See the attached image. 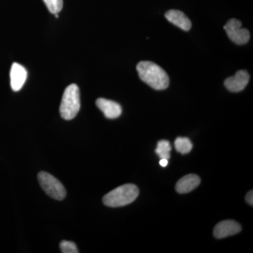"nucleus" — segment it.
<instances>
[{
  "label": "nucleus",
  "instance_id": "1",
  "mask_svg": "<svg viewBox=\"0 0 253 253\" xmlns=\"http://www.w3.org/2000/svg\"><path fill=\"white\" fill-rule=\"evenodd\" d=\"M136 70L143 82L156 90H163L169 86V79L167 73L156 63L141 61Z\"/></svg>",
  "mask_w": 253,
  "mask_h": 253
},
{
  "label": "nucleus",
  "instance_id": "2",
  "mask_svg": "<svg viewBox=\"0 0 253 253\" xmlns=\"http://www.w3.org/2000/svg\"><path fill=\"white\" fill-rule=\"evenodd\" d=\"M139 196L137 186L131 184L116 188L105 195L103 202L106 206L111 208L122 207L131 204Z\"/></svg>",
  "mask_w": 253,
  "mask_h": 253
},
{
  "label": "nucleus",
  "instance_id": "3",
  "mask_svg": "<svg viewBox=\"0 0 253 253\" xmlns=\"http://www.w3.org/2000/svg\"><path fill=\"white\" fill-rule=\"evenodd\" d=\"M81 109L80 89L76 84H72L65 89L63 93L60 114L66 121H71L77 116Z\"/></svg>",
  "mask_w": 253,
  "mask_h": 253
},
{
  "label": "nucleus",
  "instance_id": "4",
  "mask_svg": "<svg viewBox=\"0 0 253 253\" xmlns=\"http://www.w3.org/2000/svg\"><path fill=\"white\" fill-rule=\"evenodd\" d=\"M40 185L48 196L61 201L66 197V191L61 181L46 172H41L38 175Z\"/></svg>",
  "mask_w": 253,
  "mask_h": 253
},
{
  "label": "nucleus",
  "instance_id": "5",
  "mask_svg": "<svg viewBox=\"0 0 253 253\" xmlns=\"http://www.w3.org/2000/svg\"><path fill=\"white\" fill-rule=\"evenodd\" d=\"M226 34L233 42L236 44H245L249 41V30L242 28V23L236 18L229 20L224 26Z\"/></svg>",
  "mask_w": 253,
  "mask_h": 253
},
{
  "label": "nucleus",
  "instance_id": "6",
  "mask_svg": "<svg viewBox=\"0 0 253 253\" xmlns=\"http://www.w3.org/2000/svg\"><path fill=\"white\" fill-rule=\"evenodd\" d=\"M250 76L247 71L241 70L236 73L235 76L227 78L224 81V85L231 92H239L244 90L249 84Z\"/></svg>",
  "mask_w": 253,
  "mask_h": 253
},
{
  "label": "nucleus",
  "instance_id": "7",
  "mask_svg": "<svg viewBox=\"0 0 253 253\" xmlns=\"http://www.w3.org/2000/svg\"><path fill=\"white\" fill-rule=\"evenodd\" d=\"M241 231V226L235 221L225 220L218 223L214 229V236L217 239H224L235 235Z\"/></svg>",
  "mask_w": 253,
  "mask_h": 253
},
{
  "label": "nucleus",
  "instance_id": "8",
  "mask_svg": "<svg viewBox=\"0 0 253 253\" xmlns=\"http://www.w3.org/2000/svg\"><path fill=\"white\" fill-rule=\"evenodd\" d=\"M11 89L14 91L21 90L27 78L26 68L17 63H13L10 72Z\"/></svg>",
  "mask_w": 253,
  "mask_h": 253
},
{
  "label": "nucleus",
  "instance_id": "9",
  "mask_svg": "<svg viewBox=\"0 0 253 253\" xmlns=\"http://www.w3.org/2000/svg\"><path fill=\"white\" fill-rule=\"evenodd\" d=\"M96 106L104 113L106 118L109 119L117 118L122 113L121 105L111 100L99 98L96 100Z\"/></svg>",
  "mask_w": 253,
  "mask_h": 253
},
{
  "label": "nucleus",
  "instance_id": "10",
  "mask_svg": "<svg viewBox=\"0 0 253 253\" xmlns=\"http://www.w3.org/2000/svg\"><path fill=\"white\" fill-rule=\"evenodd\" d=\"M165 16L168 21L181 28L183 31H188L191 29V21L182 11L179 10H169L166 13Z\"/></svg>",
  "mask_w": 253,
  "mask_h": 253
},
{
  "label": "nucleus",
  "instance_id": "11",
  "mask_svg": "<svg viewBox=\"0 0 253 253\" xmlns=\"http://www.w3.org/2000/svg\"><path fill=\"white\" fill-rule=\"evenodd\" d=\"M201 183V179L196 174H188L183 176L176 184V190L179 194H186L197 188Z\"/></svg>",
  "mask_w": 253,
  "mask_h": 253
},
{
  "label": "nucleus",
  "instance_id": "12",
  "mask_svg": "<svg viewBox=\"0 0 253 253\" xmlns=\"http://www.w3.org/2000/svg\"><path fill=\"white\" fill-rule=\"evenodd\" d=\"M174 146L178 152L181 154H187L192 149L193 144L188 138L178 137L174 141Z\"/></svg>",
  "mask_w": 253,
  "mask_h": 253
},
{
  "label": "nucleus",
  "instance_id": "13",
  "mask_svg": "<svg viewBox=\"0 0 253 253\" xmlns=\"http://www.w3.org/2000/svg\"><path fill=\"white\" fill-rule=\"evenodd\" d=\"M171 149H172V148H171L169 141L161 140L158 143L156 153L161 159V158H165V159L169 160L170 158Z\"/></svg>",
  "mask_w": 253,
  "mask_h": 253
},
{
  "label": "nucleus",
  "instance_id": "14",
  "mask_svg": "<svg viewBox=\"0 0 253 253\" xmlns=\"http://www.w3.org/2000/svg\"><path fill=\"white\" fill-rule=\"evenodd\" d=\"M51 14H58L62 9L63 0H43Z\"/></svg>",
  "mask_w": 253,
  "mask_h": 253
},
{
  "label": "nucleus",
  "instance_id": "15",
  "mask_svg": "<svg viewBox=\"0 0 253 253\" xmlns=\"http://www.w3.org/2000/svg\"><path fill=\"white\" fill-rule=\"evenodd\" d=\"M60 249L63 253H78V249L76 244L71 241H63L60 244Z\"/></svg>",
  "mask_w": 253,
  "mask_h": 253
},
{
  "label": "nucleus",
  "instance_id": "16",
  "mask_svg": "<svg viewBox=\"0 0 253 253\" xmlns=\"http://www.w3.org/2000/svg\"><path fill=\"white\" fill-rule=\"evenodd\" d=\"M246 201H247L248 204L251 205V206H253V191H250V192L248 193V194L246 195Z\"/></svg>",
  "mask_w": 253,
  "mask_h": 253
},
{
  "label": "nucleus",
  "instance_id": "17",
  "mask_svg": "<svg viewBox=\"0 0 253 253\" xmlns=\"http://www.w3.org/2000/svg\"><path fill=\"white\" fill-rule=\"evenodd\" d=\"M168 164V160L165 159V158H161V161H160V165H161L162 167H166Z\"/></svg>",
  "mask_w": 253,
  "mask_h": 253
}]
</instances>
